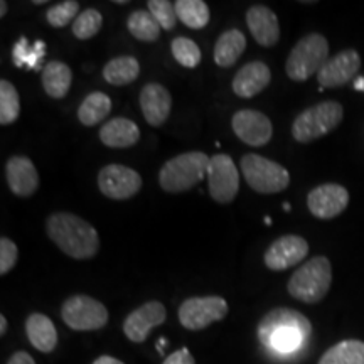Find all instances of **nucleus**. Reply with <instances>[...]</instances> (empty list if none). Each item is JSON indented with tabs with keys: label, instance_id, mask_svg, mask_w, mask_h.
<instances>
[{
	"label": "nucleus",
	"instance_id": "nucleus-31",
	"mask_svg": "<svg viewBox=\"0 0 364 364\" xmlns=\"http://www.w3.org/2000/svg\"><path fill=\"white\" fill-rule=\"evenodd\" d=\"M103 26V16L100 14L97 9H86L76 17V21L73 22V34H75L76 39L80 41H88L93 39L100 31H102Z\"/></svg>",
	"mask_w": 364,
	"mask_h": 364
},
{
	"label": "nucleus",
	"instance_id": "nucleus-21",
	"mask_svg": "<svg viewBox=\"0 0 364 364\" xmlns=\"http://www.w3.org/2000/svg\"><path fill=\"white\" fill-rule=\"evenodd\" d=\"M100 140L110 149H129L140 140V130L135 122L117 117L100 129Z\"/></svg>",
	"mask_w": 364,
	"mask_h": 364
},
{
	"label": "nucleus",
	"instance_id": "nucleus-8",
	"mask_svg": "<svg viewBox=\"0 0 364 364\" xmlns=\"http://www.w3.org/2000/svg\"><path fill=\"white\" fill-rule=\"evenodd\" d=\"M61 318L73 331H100L108 324V311L102 302L90 295H73L61 307Z\"/></svg>",
	"mask_w": 364,
	"mask_h": 364
},
{
	"label": "nucleus",
	"instance_id": "nucleus-19",
	"mask_svg": "<svg viewBox=\"0 0 364 364\" xmlns=\"http://www.w3.org/2000/svg\"><path fill=\"white\" fill-rule=\"evenodd\" d=\"M247 26L253 39L263 48H273L280 39L277 14L267 6H253L247 12Z\"/></svg>",
	"mask_w": 364,
	"mask_h": 364
},
{
	"label": "nucleus",
	"instance_id": "nucleus-3",
	"mask_svg": "<svg viewBox=\"0 0 364 364\" xmlns=\"http://www.w3.org/2000/svg\"><path fill=\"white\" fill-rule=\"evenodd\" d=\"M209 161L211 157L199 150L179 154L164 164L159 172V184L166 193H186L208 176Z\"/></svg>",
	"mask_w": 364,
	"mask_h": 364
},
{
	"label": "nucleus",
	"instance_id": "nucleus-5",
	"mask_svg": "<svg viewBox=\"0 0 364 364\" xmlns=\"http://www.w3.org/2000/svg\"><path fill=\"white\" fill-rule=\"evenodd\" d=\"M344 117L343 105L336 100H326L314 107H309L295 118L292 124V135L300 144H311L322 139L341 125Z\"/></svg>",
	"mask_w": 364,
	"mask_h": 364
},
{
	"label": "nucleus",
	"instance_id": "nucleus-36",
	"mask_svg": "<svg viewBox=\"0 0 364 364\" xmlns=\"http://www.w3.org/2000/svg\"><path fill=\"white\" fill-rule=\"evenodd\" d=\"M17 258H19L17 245L12 240L6 238V236L0 238V275H7L16 267Z\"/></svg>",
	"mask_w": 364,
	"mask_h": 364
},
{
	"label": "nucleus",
	"instance_id": "nucleus-16",
	"mask_svg": "<svg viewBox=\"0 0 364 364\" xmlns=\"http://www.w3.org/2000/svg\"><path fill=\"white\" fill-rule=\"evenodd\" d=\"M361 68V56L356 49H346L329 58V61L318 71L317 81L321 90L324 88H339L351 81L359 73Z\"/></svg>",
	"mask_w": 364,
	"mask_h": 364
},
{
	"label": "nucleus",
	"instance_id": "nucleus-4",
	"mask_svg": "<svg viewBox=\"0 0 364 364\" xmlns=\"http://www.w3.org/2000/svg\"><path fill=\"white\" fill-rule=\"evenodd\" d=\"M332 285V265L329 258L316 257L304 263L290 277L287 290L299 302L318 304L326 297Z\"/></svg>",
	"mask_w": 364,
	"mask_h": 364
},
{
	"label": "nucleus",
	"instance_id": "nucleus-28",
	"mask_svg": "<svg viewBox=\"0 0 364 364\" xmlns=\"http://www.w3.org/2000/svg\"><path fill=\"white\" fill-rule=\"evenodd\" d=\"M176 12L177 19L194 31L204 29L209 24V19H211L208 4L203 2V0H177Z\"/></svg>",
	"mask_w": 364,
	"mask_h": 364
},
{
	"label": "nucleus",
	"instance_id": "nucleus-20",
	"mask_svg": "<svg viewBox=\"0 0 364 364\" xmlns=\"http://www.w3.org/2000/svg\"><path fill=\"white\" fill-rule=\"evenodd\" d=\"M272 81V71L263 61H252L240 71L236 73L233 78V88L235 95L240 98H253L260 95L263 90L270 85Z\"/></svg>",
	"mask_w": 364,
	"mask_h": 364
},
{
	"label": "nucleus",
	"instance_id": "nucleus-27",
	"mask_svg": "<svg viewBox=\"0 0 364 364\" xmlns=\"http://www.w3.org/2000/svg\"><path fill=\"white\" fill-rule=\"evenodd\" d=\"M318 364H364V343L358 339L341 341L322 354Z\"/></svg>",
	"mask_w": 364,
	"mask_h": 364
},
{
	"label": "nucleus",
	"instance_id": "nucleus-26",
	"mask_svg": "<svg viewBox=\"0 0 364 364\" xmlns=\"http://www.w3.org/2000/svg\"><path fill=\"white\" fill-rule=\"evenodd\" d=\"M112 100L103 91H93L81 102L78 108V120L85 127H95L110 115Z\"/></svg>",
	"mask_w": 364,
	"mask_h": 364
},
{
	"label": "nucleus",
	"instance_id": "nucleus-23",
	"mask_svg": "<svg viewBox=\"0 0 364 364\" xmlns=\"http://www.w3.org/2000/svg\"><path fill=\"white\" fill-rule=\"evenodd\" d=\"M247 49V38L238 29H228L215 44V63L221 68H231Z\"/></svg>",
	"mask_w": 364,
	"mask_h": 364
},
{
	"label": "nucleus",
	"instance_id": "nucleus-29",
	"mask_svg": "<svg viewBox=\"0 0 364 364\" xmlns=\"http://www.w3.org/2000/svg\"><path fill=\"white\" fill-rule=\"evenodd\" d=\"M129 33L142 43H156L161 38L162 27L149 11H134L127 19Z\"/></svg>",
	"mask_w": 364,
	"mask_h": 364
},
{
	"label": "nucleus",
	"instance_id": "nucleus-15",
	"mask_svg": "<svg viewBox=\"0 0 364 364\" xmlns=\"http://www.w3.org/2000/svg\"><path fill=\"white\" fill-rule=\"evenodd\" d=\"M231 127L241 142L252 147H263L273 135L270 118L257 110H238L231 118Z\"/></svg>",
	"mask_w": 364,
	"mask_h": 364
},
{
	"label": "nucleus",
	"instance_id": "nucleus-24",
	"mask_svg": "<svg viewBox=\"0 0 364 364\" xmlns=\"http://www.w3.org/2000/svg\"><path fill=\"white\" fill-rule=\"evenodd\" d=\"M73 83L71 68L63 61H49L43 71V86L48 97L63 100L70 93Z\"/></svg>",
	"mask_w": 364,
	"mask_h": 364
},
{
	"label": "nucleus",
	"instance_id": "nucleus-6",
	"mask_svg": "<svg viewBox=\"0 0 364 364\" xmlns=\"http://www.w3.org/2000/svg\"><path fill=\"white\" fill-rule=\"evenodd\" d=\"M329 61V41L322 34L304 36L294 46L285 63V73L292 81H307L318 75L322 66Z\"/></svg>",
	"mask_w": 364,
	"mask_h": 364
},
{
	"label": "nucleus",
	"instance_id": "nucleus-40",
	"mask_svg": "<svg viewBox=\"0 0 364 364\" xmlns=\"http://www.w3.org/2000/svg\"><path fill=\"white\" fill-rule=\"evenodd\" d=\"M7 332V318L6 316H0V336H4Z\"/></svg>",
	"mask_w": 364,
	"mask_h": 364
},
{
	"label": "nucleus",
	"instance_id": "nucleus-18",
	"mask_svg": "<svg viewBox=\"0 0 364 364\" xmlns=\"http://www.w3.org/2000/svg\"><path fill=\"white\" fill-rule=\"evenodd\" d=\"M6 177L11 191L19 198H31L39 188V174L34 162L26 156H14L6 164Z\"/></svg>",
	"mask_w": 364,
	"mask_h": 364
},
{
	"label": "nucleus",
	"instance_id": "nucleus-32",
	"mask_svg": "<svg viewBox=\"0 0 364 364\" xmlns=\"http://www.w3.org/2000/svg\"><path fill=\"white\" fill-rule=\"evenodd\" d=\"M171 51L176 61L184 68H198L203 58L199 46L193 39L182 38V36L172 39Z\"/></svg>",
	"mask_w": 364,
	"mask_h": 364
},
{
	"label": "nucleus",
	"instance_id": "nucleus-41",
	"mask_svg": "<svg viewBox=\"0 0 364 364\" xmlns=\"http://www.w3.org/2000/svg\"><path fill=\"white\" fill-rule=\"evenodd\" d=\"M7 9H9L7 2H6V0H2V2H0V17H6Z\"/></svg>",
	"mask_w": 364,
	"mask_h": 364
},
{
	"label": "nucleus",
	"instance_id": "nucleus-14",
	"mask_svg": "<svg viewBox=\"0 0 364 364\" xmlns=\"http://www.w3.org/2000/svg\"><path fill=\"white\" fill-rule=\"evenodd\" d=\"M349 204V191L341 184H322L307 196V208L318 220H332L344 213Z\"/></svg>",
	"mask_w": 364,
	"mask_h": 364
},
{
	"label": "nucleus",
	"instance_id": "nucleus-33",
	"mask_svg": "<svg viewBox=\"0 0 364 364\" xmlns=\"http://www.w3.org/2000/svg\"><path fill=\"white\" fill-rule=\"evenodd\" d=\"M44 56V43L38 41L34 46L27 43L26 38H21L17 41L16 48L12 51V58L16 66L19 68H31V70H38L39 59Z\"/></svg>",
	"mask_w": 364,
	"mask_h": 364
},
{
	"label": "nucleus",
	"instance_id": "nucleus-42",
	"mask_svg": "<svg viewBox=\"0 0 364 364\" xmlns=\"http://www.w3.org/2000/svg\"><path fill=\"white\" fill-rule=\"evenodd\" d=\"M354 88H356V90H364V78H359L356 83H354Z\"/></svg>",
	"mask_w": 364,
	"mask_h": 364
},
{
	"label": "nucleus",
	"instance_id": "nucleus-22",
	"mask_svg": "<svg viewBox=\"0 0 364 364\" xmlns=\"http://www.w3.org/2000/svg\"><path fill=\"white\" fill-rule=\"evenodd\" d=\"M26 334L29 343L41 353H53L58 346V331L44 314L34 312L26 318Z\"/></svg>",
	"mask_w": 364,
	"mask_h": 364
},
{
	"label": "nucleus",
	"instance_id": "nucleus-10",
	"mask_svg": "<svg viewBox=\"0 0 364 364\" xmlns=\"http://www.w3.org/2000/svg\"><path fill=\"white\" fill-rule=\"evenodd\" d=\"M240 191V174L233 159L226 154L211 157L208 167V193L220 204L235 201Z\"/></svg>",
	"mask_w": 364,
	"mask_h": 364
},
{
	"label": "nucleus",
	"instance_id": "nucleus-13",
	"mask_svg": "<svg viewBox=\"0 0 364 364\" xmlns=\"http://www.w3.org/2000/svg\"><path fill=\"white\" fill-rule=\"evenodd\" d=\"M309 243L299 235H285L275 240L263 255V263L273 272L289 270L306 260Z\"/></svg>",
	"mask_w": 364,
	"mask_h": 364
},
{
	"label": "nucleus",
	"instance_id": "nucleus-12",
	"mask_svg": "<svg viewBox=\"0 0 364 364\" xmlns=\"http://www.w3.org/2000/svg\"><path fill=\"white\" fill-rule=\"evenodd\" d=\"M167 318L166 306L159 300H150L132 311L124 321V334L135 344L147 341L154 327L162 326Z\"/></svg>",
	"mask_w": 364,
	"mask_h": 364
},
{
	"label": "nucleus",
	"instance_id": "nucleus-7",
	"mask_svg": "<svg viewBox=\"0 0 364 364\" xmlns=\"http://www.w3.org/2000/svg\"><path fill=\"white\" fill-rule=\"evenodd\" d=\"M247 184L260 194H279L290 186V174L284 166L258 154H245L240 162Z\"/></svg>",
	"mask_w": 364,
	"mask_h": 364
},
{
	"label": "nucleus",
	"instance_id": "nucleus-25",
	"mask_svg": "<svg viewBox=\"0 0 364 364\" xmlns=\"http://www.w3.org/2000/svg\"><path fill=\"white\" fill-rule=\"evenodd\" d=\"M140 65L134 56L113 58L103 68V78L113 86H127L139 78Z\"/></svg>",
	"mask_w": 364,
	"mask_h": 364
},
{
	"label": "nucleus",
	"instance_id": "nucleus-1",
	"mask_svg": "<svg viewBox=\"0 0 364 364\" xmlns=\"http://www.w3.org/2000/svg\"><path fill=\"white\" fill-rule=\"evenodd\" d=\"M312 336L311 321L295 309L277 307L262 317L258 339L263 348L275 354H295Z\"/></svg>",
	"mask_w": 364,
	"mask_h": 364
},
{
	"label": "nucleus",
	"instance_id": "nucleus-30",
	"mask_svg": "<svg viewBox=\"0 0 364 364\" xmlns=\"http://www.w3.org/2000/svg\"><path fill=\"white\" fill-rule=\"evenodd\" d=\"M21 115V98L11 81H0V125L14 124Z\"/></svg>",
	"mask_w": 364,
	"mask_h": 364
},
{
	"label": "nucleus",
	"instance_id": "nucleus-17",
	"mask_svg": "<svg viewBox=\"0 0 364 364\" xmlns=\"http://www.w3.org/2000/svg\"><path fill=\"white\" fill-rule=\"evenodd\" d=\"M140 110L149 125L162 127L172 110L169 90L161 83H149L140 91Z\"/></svg>",
	"mask_w": 364,
	"mask_h": 364
},
{
	"label": "nucleus",
	"instance_id": "nucleus-35",
	"mask_svg": "<svg viewBox=\"0 0 364 364\" xmlns=\"http://www.w3.org/2000/svg\"><path fill=\"white\" fill-rule=\"evenodd\" d=\"M147 7L164 31L174 29L177 21H179L177 19L176 4L169 2V0H149Z\"/></svg>",
	"mask_w": 364,
	"mask_h": 364
},
{
	"label": "nucleus",
	"instance_id": "nucleus-39",
	"mask_svg": "<svg viewBox=\"0 0 364 364\" xmlns=\"http://www.w3.org/2000/svg\"><path fill=\"white\" fill-rule=\"evenodd\" d=\"M93 364H125V363L120 361V359L113 358V356H100L95 359Z\"/></svg>",
	"mask_w": 364,
	"mask_h": 364
},
{
	"label": "nucleus",
	"instance_id": "nucleus-9",
	"mask_svg": "<svg viewBox=\"0 0 364 364\" xmlns=\"http://www.w3.org/2000/svg\"><path fill=\"white\" fill-rule=\"evenodd\" d=\"M228 302L218 295L186 299L179 306L177 316L184 329L203 331L213 322H220L228 316Z\"/></svg>",
	"mask_w": 364,
	"mask_h": 364
},
{
	"label": "nucleus",
	"instance_id": "nucleus-38",
	"mask_svg": "<svg viewBox=\"0 0 364 364\" xmlns=\"http://www.w3.org/2000/svg\"><path fill=\"white\" fill-rule=\"evenodd\" d=\"M7 364H36V361L29 353L17 351V353H14L11 358H9Z\"/></svg>",
	"mask_w": 364,
	"mask_h": 364
},
{
	"label": "nucleus",
	"instance_id": "nucleus-2",
	"mask_svg": "<svg viewBox=\"0 0 364 364\" xmlns=\"http://www.w3.org/2000/svg\"><path fill=\"white\" fill-rule=\"evenodd\" d=\"M46 233L56 247L75 260H90L100 250L95 226L73 213H54L46 221Z\"/></svg>",
	"mask_w": 364,
	"mask_h": 364
},
{
	"label": "nucleus",
	"instance_id": "nucleus-37",
	"mask_svg": "<svg viewBox=\"0 0 364 364\" xmlns=\"http://www.w3.org/2000/svg\"><path fill=\"white\" fill-rule=\"evenodd\" d=\"M162 364H196L193 354L188 348L177 349L172 354H169L166 359H164Z\"/></svg>",
	"mask_w": 364,
	"mask_h": 364
},
{
	"label": "nucleus",
	"instance_id": "nucleus-34",
	"mask_svg": "<svg viewBox=\"0 0 364 364\" xmlns=\"http://www.w3.org/2000/svg\"><path fill=\"white\" fill-rule=\"evenodd\" d=\"M80 2L76 0H65V2L56 4V6L49 7L48 12H46V21L51 27H56V29H61V27H66L68 24L76 21V17L80 16Z\"/></svg>",
	"mask_w": 364,
	"mask_h": 364
},
{
	"label": "nucleus",
	"instance_id": "nucleus-11",
	"mask_svg": "<svg viewBox=\"0 0 364 364\" xmlns=\"http://www.w3.org/2000/svg\"><path fill=\"white\" fill-rule=\"evenodd\" d=\"M98 188L108 199L125 201V199L134 198L142 189V177L130 167L110 164L100 169Z\"/></svg>",
	"mask_w": 364,
	"mask_h": 364
}]
</instances>
